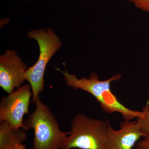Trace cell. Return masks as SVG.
<instances>
[{
    "label": "cell",
    "instance_id": "6",
    "mask_svg": "<svg viewBox=\"0 0 149 149\" xmlns=\"http://www.w3.org/2000/svg\"><path fill=\"white\" fill-rule=\"evenodd\" d=\"M27 68L16 51L6 50L0 56V87L8 94L21 87Z\"/></svg>",
    "mask_w": 149,
    "mask_h": 149
},
{
    "label": "cell",
    "instance_id": "2",
    "mask_svg": "<svg viewBox=\"0 0 149 149\" xmlns=\"http://www.w3.org/2000/svg\"><path fill=\"white\" fill-rule=\"evenodd\" d=\"M34 104L35 109L24 121L23 128L25 131L34 130L32 149H60L69 132L61 130L58 121L40 96Z\"/></svg>",
    "mask_w": 149,
    "mask_h": 149
},
{
    "label": "cell",
    "instance_id": "8",
    "mask_svg": "<svg viewBox=\"0 0 149 149\" xmlns=\"http://www.w3.org/2000/svg\"><path fill=\"white\" fill-rule=\"evenodd\" d=\"M27 139L25 130L22 128H13L4 121L0 124V149H8L21 145Z\"/></svg>",
    "mask_w": 149,
    "mask_h": 149
},
{
    "label": "cell",
    "instance_id": "5",
    "mask_svg": "<svg viewBox=\"0 0 149 149\" xmlns=\"http://www.w3.org/2000/svg\"><path fill=\"white\" fill-rule=\"evenodd\" d=\"M32 98L31 86L23 85L7 96L0 102V122L5 121L13 128H23V117L29 114L30 100Z\"/></svg>",
    "mask_w": 149,
    "mask_h": 149
},
{
    "label": "cell",
    "instance_id": "10",
    "mask_svg": "<svg viewBox=\"0 0 149 149\" xmlns=\"http://www.w3.org/2000/svg\"><path fill=\"white\" fill-rule=\"evenodd\" d=\"M133 3L137 8L149 12V0H128Z\"/></svg>",
    "mask_w": 149,
    "mask_h": 149
},
{
    "label": "cell",
    "instance_id": "4",
    "mask_svg": "<svg viewBox=\"0 0 149 149\" xmlns=\"http://www.w3.org/2000/svg\"><path fill=\"white\" fill-rule=\"evenodd\" d=\"M29 39L37 41L40 48V56L34 65L27 68L25 80L29 82L32 92V102L43 93L44 75L46 67L51 58L62 45L61 40L51 28L32 29L27 33Z\"/></svg>",
    "mask_w": 149,
    "mask_h": 149
},
{
    "label": "cell",
    "instance_id": "13",
    "mask_svg": "<svg viewBox=\"0 0 149 149\" xmlns=\"http://www.w3.org/2000/svg\"><path fill=\"white\" fill-rule=\"evenodd\" d=\"M23 1H30V0H23Z\"/></svg>",
    "mask_w": 149,
    "mask_h": 149
},
{
    "label": "cell",
    "instance_id": "12",
    "mask_svg": "<svg viewBox=\"0 0 149 149\" xmlns=\"http://www.w3.org/2000/svg\"><path fill=\"white\" fill-rule=\"evenodd\" d=\"M8 149H27V148L24 145L21 144V145H16V146L12 147Z\"/></svg>",
    "mask_w": 149,
    "mask_h": 149
},
{
    "label": "cell",
    "instance_id": "9",
    "mask_svg": "<svg viewBox=\"0 0 149 149\" xmlns=\"http://www.w3.org/2000/svg\"><path fill=\"white\" fill-rule=\"evenodd\" d=\"M142 115L137 118L141 131L146 136L149 137V102L143 108Z\"/></svg>",
    "mask_w": 149,
    "mask_h": 149
},
{
    "label": "cell",
    "instance_id": "1",
    "mask_svg": "<svg viewBox=\"0 0 149 149\" xmlns=\"http://www.w3.org/2000/svg\"><path fill=\"white\" fill-rule=\"evenodd\" d=\"M57 69L63 74L65 85L74 90L79 89L91 94L95 98L102 109L106 113H119L124 120H130L142 115V111L130 109L123 104L112 92L111 84L120 80L121 77L120 73L114 74L107 80H101L95 72L91 73L89 78H78L67 70L63 71Z\"/></svg>",
    "mask_w": 149,
    "mask_h": 149
},
{
    "label": "cell",
    "instance_id": "11",
    "mask_svg": "<svg viewBox=\"0 0 149 149\" xmlns=\"http://www.w3.org/2000/svg\"><path fill=\"white\" fill-rule=\"evenodd\" d=\"M135 149H149V137H145L136 144Z\"/></svg>",
    "mask_w": 149,
    "mask_h": 149
},
{
    "label": "cell",
    "instance_id": "3",
    "mask_svg": "<svg viewBox=\"0 0 149 149\" xmlns=\"http://www.w3.org/2000/svg\"><path fill=\"white\" fill-rule=\"evenodd\" d=\"M107 121L78 113L71 120L69 134L60 149H109Z\"/></svg>",
    "mask_w": 149,
    "mask_h": 149
},
{
    "label": "cell",
    "instance_id": "7",
    "mask_svg": "<svg viewBox=\"0 0 149 149\" xmlns=\"http://www.w3.org/2000/svg\"><path fill=\"white\" fill-rule=\"evenodd\" d=\"M108 134L109 149H133L141 138L146 137L137 120H124L118 130L110 124Z\"/></svg>",
    "mask_w": 149,
    "mask_h": 149
}]
</instances>
